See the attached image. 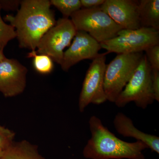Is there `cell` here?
Instances as JSON below:
<instances>
[{"instance_id":"obj_13","label":"cell","mask_w":159,"mask_h":159,"mask_svg":"<svg viewBox=\"0 0 159 159\" xmlns=\"http://www.w3.org/2000/svg\"><path fill=\"white\" fill-rule=\"evenodd\" d=\"M141 28H151L159 31V0H141L138 9Z\"/></svg>"},{"instance_id":"obj_11","label":"cell","mask_w":159,"mask_h":159,"mask_svg":"<svg viewBox=\"0 0 159 159\" xmlns=\"http://www.w3.org/2000/svg\"><path fill=\"white\" fill-rule=\"evenodd\" d=\"M139 5L134 0H105L100 8L122 29L135 30L141 28Z\"/></svg>"},{"instance_id":"obj_24","label":"cell","mask_w":159,"mask_h":159,"mask_svg":"<svg viewBox=\"0 0 159 159\" xmlns=\"http://www.w3.org/2000/svg\"><path fill=\"white\" fill-rule=\"evenodd\" d=\"M4 149L2 148H0V159L2 157V156L3 152H4Z\"/></svg>"},{"instance_id":"obj_2","label":"cell","mask_w":159,"mask_h":159,"mask_svg":"<svg viewBox=\"0 0 159 159\" xmlns=\"http://www.w3.org/2000/svg\"><path fill=\"white\" fill-rule=\"evenodd\" d=\"M89 126L91 138L83 154L89 159H145L143 151L148 148L143 142H128L117 138L95 116L91 117Z\"/></svg>"},{"instance_id":"obj_19","label":"cell","mask_w":159,"mask_h":159,"mask_svg":"<svg viewBox=\"0 0 159 159\" xmlns=\"http://www.w3.org/2000/svg\"><path fill=\"white\" fill-rule=\"evenodd\" d=\"M14 132L0 125V148L5 149L14 142Z\"/></svg>"},{"instance_id":"obj_23","label":"cell","mask_w":159,"mask_h":159,"mask_svg":"<svg viewBox=\"0 0 159 159\" xmlns=\"http://www.w3.org/2000/svg\"><path fill=\"white\" fill-rule=\"evenodd\" d=\"M6 58V57L5 56V54L3 53V51L0 50V61H2Z\"/></svg>"},{"instance_id":"obj_9","label":"cell","mask_w":159,"mask_h":159,"mask_svg":"<svg viewBox=\"0 0 159 159\" xmlns=\"http://www.w3.org/2000/svg\"><path fill=\"white\" fill-rule=\"evenodd\" d=\"M28 71L17 60L6 58L0 61V92L4 97L22 93L26 86Z\"/></svg>"},{"instance_id":"obj_8","label":"cell","mask_w":159,"mask_h":159,"mask_svg":"<svg viewBox=\"0 0 159 159\" xmlns=\"http://www.w3.org/2000/svg\"><path fill=\"white\" fill-rule=\"evenodd\" d=\"M77 31L71 20L65 18L59 19L55 25L41 39L35 53L48 55L54 62L61 65L64 50L70 45Z\"/></svg>"},{"instance_id":"obj_22","label":"cell","mask_w":159,"mask_h":159,"mask_svg":"<svg viewBox=\"0 0 159 159\" xmlns=\"http://www.w3.org/2000/svg\"><path fill=\"white\" fill-rule=\"evenodd\" d=\"M83 9H92L102 6L105 0H80Z\"/></svg>"},{"instance_id":"obj_16","label":"cell","mask_w":159,"mask_h":159,"mask_svg":"<svg viewBox=\"0 0 159 159\" xmlns=\"http://www.w3.org/2000/svg\"><path fill=\"white\" fill-rule=\"evenodd\" d=\"M51 5L54 6L63 15V18H69L73 13L81 8L80 0H51Z\"/></svg>"},{"instance_id":"obj_5","label":"cell","mask_w":159,"mask_h":159,"mask_svg":"<svg viewBox=\"0 0 159 159\" xmlns=\"http://www.w3.org/2000/svg\"><path fill=\"white\" fill-rule=\"evenodd\" d=\"M77 31H84L99 43L116 37L123 29L116 24L100 7L80 9L71 16Z\"/></svg>"},{"instance_id":"obj_6","label":"cell","mask_w":159,"mask_h":159,"mask_svg":"<svg viewBox=\"0 0 159 159\" xmlns=\"http://www.w3.org/2000/svg\"><path fill=\"white\" fill-rule=\"evenodd\" d=\"M109 53L117 54L139 53L159 44V31L151 28L122 29L116 37L100 43Z\"/></svg>"},{"instance_id":"obj_4","label":"cell","mask_w":159,"mask_h":159,"mask_svg":"<svg viewBox=\"0 0 159 159\" xmlns=\"http://www.w3.org/2000/svg\"><path fill=\"white\" fill-rule=\"evenodd\" d=\"M143 55L142 52L118 54L106 66L104 89L107 100L115 102L132 77Z\"/></svg>"},{"instance_id":"obj_10","label":"cell","mask_w":159,"mask_h":159,"mask_svg":"<svg viewBox=\"0 0 159 159\" xmlns=\"http://www.w3.org/2000/svg\"><path fill=\"white\" fill-rule=\"evenodd\" d=\"M100 43L84 31H77L73 43L64 52L61 64L63 70L67 72L77 63L85 59H93L99 55Z\"/></svg>"},{"instance_id":"obj_3","label":"cell","mask_w":159,"mask_h":159,"mask_svg":"<svg viewBox=\"0 0 159 159\" xmlns=\"http://www.w3.org/2000/svg\"><path fill=\"white\" fill-rule=\"evenodd\" d=\"M152 69L145 54L143 55L132 77L114 103L124 107L134 102L139 108L145 109L154 102L152 80Z\"/></svg>"},{"instance_id":"obj_17","label":"cell","mask_w":159,"mask_h":159,"mask_svg":"<svg viewBox=\"0 0 159 159\" xmlns=\"http://www.w3.org/2000/svg\"><path fill=\"white\" fill-rule=\"evenodd\" d=\"M0 7V50L4 49L10 41L16 38V34L14 28L4 21L1 15Z\"/></svg>"},{"instance_id":"obj_7","label":"cell","mask_w":159,"mask_h":159,"mask_svg":"<svg viewBox=\"0 0 159 159\" xmlns=\"http://www.w3.org/2000/svg\"><path fill=\"white\" fill-rule=\"evenodd\" d=\"M109 52L99 54L93 60L86 74L80 94L78 107L83 112L91 103L99 105L107 100L104 89V75L107 65V54Z\"/></svg>"},{"instance_id":"obj_21","label":"cell","mask_w":159,"mask_h":159,"mask_svg":"<svg viewBox=\"0 0 159 159\" xmlns=\"http://www.w3.org/2000/svg\"><path fill=\"white\" fill-rule=\"evenodd\" d=\"M152 89L155 100L159 101V71L152 70Z\"/></svg>"},{"instance_id":"obj_12","label":"cell","mask_w":159,"mask_h":159,"mask_svg":"<svg viewBox=\"0 0 159 159\" xmlns=\"http://www.w3.org/2000/svg\"><path fill=\"white\" fill-rule=\"evenodd\" d=\"M117 132L124 137L134 138L143 142L152 151L159 153V138L157 136L143 132L134 125L131 119L123 114L118 113L113 121Z\"/></svg>"},{"instance_id":"obj_20","label":"cell","mask_w":159,"mask_h":159,"mask_svg":"<svg viewBox=\"0 0 159 159\" xmlns=\"http://www.w3.org/2000/svg\"><path fill=\"white\" fill-rule=\"evenodd\" d=\"M20 3L18 0H0V7L6 11H17Z\"/></svg>"},{"instance_id":"obj_18","label":"cell","mask_w":159,"mask_h":159,"mask_svg":"<svg viewBox=\"0 0 159 159\" xmlns=\"http://www.w3.org/2000/svg\"><path fill=\"white\" fill-rule=\"evenodd\" d=\"M145 51L152 70L159 71V44L149 47Z\"/></svg>"},{"instance_id":"obj_1","label":"cell","mask_w":159,"mask_h":159,"mask_svg":"<svg viewBox=\"0 0 159 159\" xmlns=\"http://www.w3.org/2000/svg\"><path fill=\"white\" fill-rule=\"evenodd\" d=\"M51 6L49 0H23L16 15L4 18L14 28L20 48L35 51L43 35L55 25Z\"/></svg>"},{"instance_id":"obj_15","label":"cell","mask_w":159,"mask_h":159,"mask_svg":"<svg viewBox=\"0 0 159 159\" xmlns=\"http://www.w3.org/2000/svg\"><path fill=\"white\" fill-rule=\"evenodd\" d=\"M28 57H34L33 66L35 70L42 74H50L54 69V65L51 57L45 54H36L35 51H31Z\"/></svg>"},{"instance_id":"obj_14","label":"cell","mask_w":159,"mask_h":159,"mask_svg":"<svg viewBox=\"0 0 159 159\" xmlns=\"http://www.w3.org/2000/svg\"><path fill=\"white\" fill-rule=\"evenodd\" d=\"M1 159H44L37 147L28 141L13 142L4 150Z\"/></svg>"}]
</instances>
